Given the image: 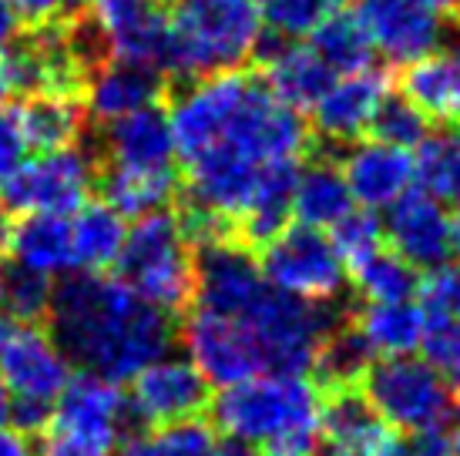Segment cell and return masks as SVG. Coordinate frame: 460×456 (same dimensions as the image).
I'll list each match as a JSON object with an SVG mask.
<instances>
[{
    "label": "cell",
    "instance_id": "cell-34",
    "mask_svg": "<svg viewBox=\"0 0 460 456\" xmlns=\"http://www.w3.org/2000/svg\"><path fill=\"white\" fill-rule=\"evenodd\" d=\"M370 363H373V353L367 349L363 336L353 326H343V329L332 326L330 336L323 339L316 359H313V366L320 369L323 382L330 390L353 386L357 380H363V373L370 369Z\"/></svg>",
    "mask_w": 460,
    "mask_h": 456
},
{
    "label": "cell",
    "instance_id": "cell-45",
    "mask_svg": "<svg viewBox=\"0 0 460 456\" xmlns=\"http://www.w3.org/2000/svg\"><path fill=\"white\" fill-rule=\"evenodd\" d=\"M17 31H21V17L13 13L11 0H0V48L17 40Z\"/></svg>",
    "mask_w": 460,
    "mask_h": 456
},
{
    "label": "cell",
    "instance_id": "cell-42",
    "mask_svg": "<svg viewBox=\"0 0 460 456\" xmlns=\"http://www.w3.org/2000/svg\"><path fill=\"white\" fill-rule=\"evenodd\" d=\"M384 456H450V436L447 430L403 433L400 440H390Z\"/></svg>",
    "mask_w": 460,
    "mask_h": 456
},
{
    "label": "cell",
    "instance_id": "cell-38",
    "mask_svg": "<svg viewBox=\"0 0 460 456\" xmlns=\"http://www.w3.org/2000/svg\"><path fill=\"white\" fill-rule=\"evenodd\" d=\"M51 292V279H44L38 272H27L21 266H11L4 268V299H0V309H4V316L17 319V322H38L40 316H48Z\"/></svg>",
    "mask_w": 460,
    "mask_h": 456
},
{
    "label": "cell",
    "instance_id": "cell-24",
    "mask_svg": "<svg viewBox=\"0 0 460 456\" xmlns=\"http://www.w3.org/2000/svg\"><path fill=\"white\" fill-rule=\"evenodd\" d=\"M403 98L417 104L427 121H460V44L407 64Z\"/></svg>",
    "mask_w": 460,
    "mask_h": 456
},
{
    "label": "cell",
    "instance_id": "cell-13",
    "mask_svg": "<svg viewBox=\"0 0 460 456\" xmlns=\"http://www.w3.org/2000/svg\"><path fill=\"white\" fill-rule=\"evenodd\" d=\"M269 292L259 262L235 239L208 241L195 259V309L239 319Z\"/></svg>",
    "mask_w": 460,
    "mask_h": 456
},
{
    "label": "cell",
    "instance_id": "cell-51",
    "mask_svg": "<svg viewBox=\"0 0 460 456\" xmlns=\"http://www.w3.org/2000/svg\"><path fill=\"white\" fill-rule=\"evenodd\" d=\"M84 4H91V0H65V7H84Z\"/></svg>",
    "mask_w": 460,
    "mask_h": 456
},
{
    "label": "cell",
    "instance_id": "cell-40",
    "mask_svg": "<svg viewBox=\"0 0 460 456\" xmlns=\"http://www.w3.org/2000/svg\"><path fill=\"white\" fill-rule=\"evenodd\" d=\"M420 349L427 353V363H434L440 376L450 382V390L460 396V319H427Z\"/></svg>",
    "mask_w": 460,
    "mask_h": 456
},
{
    "label": "cell",
    "instance_id": "cell-52",
    "mask_svg": "<svg viewBox=\"0 0 460 456\" xmlns=\"http://www.w3.org/2000/svg\"><path fill=\"white\" fill-rule=\"evenodd\" d=\"M0 299H4V268H0ZM4 312V309H0Z\"/></svg>",
    "mask_w": 460,
    "mask_h": 456
},
{
    "label": "cell",
    "instance_id": "cell-14",
    "mask_svg": "<svg viewBox=\"0 0 460 456\" xmlns=\"http://www.w3.org/2000/svg\"><path fill=\"white\" fill-rule=\"evenodd\" d=\"M185 349L199 373H202L208 386L226 390L232 382H243L256 373H266L262 355L256 349V339L249 336L239 319L216 316V312H202L192 309L185 319Z\"/></svg>",
    "mask_w": 460,
    "mask_h": 456
},
{
    "label": "cell",
    "instance_id": "cell-46",
    "mask_svg": "<svg viewBox=\"0 0 460 456\" xmlns=\"http://www.w3.org/2000/svg\"><path fill=\"white\" fill-rule=\"evenodd\" d=\"M413 4H420V7H427L430 13H437V17H460V0H413Z\"/></svg>",
    "mask_w": 460,
    "mask_h": 456
},
{
    "label": "cell",
    "instance_id": "cell-50",
    "mask_svg": "<svg viewBox=\"0 0 460 456\" xmlns=\"http://www.w3.org/2000/svg\"><path fill=\"white\" fill-rule=\"evenodd\" d=\"M450 456H460V430L450 436Z\"/></svg>",
    "mask_w": 460,
    "mask_h": 456
},
{
    "label": "cell",
    "instance_id": "cell-10",
    "mask_svg": "<svg viewBox=\"0 0 460 456\" xmlns=\"http://www.w3.org/2000/svg\"><path fill=\"white\" fill-rule=\"evenodd\" d=\"M94 162L81 148H58L24 158L0 185V205L21 215H71L94 189Z\"/></svg>",
    "mask_w": 460,
    "mask_h": 456
},
{
    "label": "cell",
    "instance_id": "cell-29",
    "mask_svg": "<svg viewBox=\"0 0 460 456\" xmlns=\"http://www.w3.org/2000/svg\"><path fill=\"white\" fill-rule=\"evenodd\" d=\"M104 202L121 218H141L152 212H165L175 195L172 168H121L108 165L102 178Z\"/></svg>",
    "mask_w": 460,
    "mask_h": 456
},
{
    "label": "cell",
    "instance_id": "cell-47",
    "mask_svg": "<svg viewBox=\"0 0 460 456\" xmlns=\"http://www.w3.org/2000/svg\"><path fill=\"white\" fill-rule=\"evenodd\" d=\"M11 232H13V222H11V212L0 205V252H7V241H11Z\"/></svg>",
    "mask_w": 460,
    "mask_h": 456
},
{
    "label": "cell",
    "instance_id": "cell-28",
    "mask_svg": "<svg viewBox=\"0 0 460 456\" xmlns=\"http://www.w3.org/2000/svg\"><path fill=\"white\" fill-rule=\"evenodd\" d=\"M75 272H108L115 268L125 245V218L108 202H84L67 215Z\"/></svg>",
    "mask_w": 460,
    "mask_h": 456
},
{
    "label": "cell",
    "instance_id": "cell-49",
    "mask_svg": "<svg viewBox=\"0 0 460 456\" xmlns=\"http://www.w3.org/2000/svg\"><path fill=\"white\" fill-rule=\"evenodd\" d=\"M450 249H454V255H460V208L457 215H450Z\"/></svg>",
    "mask_w": 460,
    "mask_h": 456
},
{
    "label": "cell",
    "instance_id": "cell-18",
    "mask_svg": "<svg viewBox=\"0 0 460 456\" xmlns=\"http://www.w3.org/2000/svg\"><path fill=\"white\" fill-rule=\"evenodd\" d=\"M386 94H390L386 75L376 67H363L357 75H340L323 91L320 101L309 108L320 138L332 141V145L359 141L370 131Z\"/></svg>",
    "mask_w": 460,
    "mask_h": 456
},
{
    "label": "cell",
    "instance_id": "cell-19",
    "mask_svg": "<svg viewBox=\"0 0 460 456\" xmlns=\"http://www.w3.org/2000/svg\"><path fill=\"white\" fill-rule=\"evenodd\" d=\"M394 430L353 386L330 390L320 403V450L326 456H384Z\"/></svg>",
    "mask_w": 460,
    "mask_h": 456
},
{
    "label": "cell",
    "instance_id": "cell-44",
    "mask_svg": "<svg viewBox=\"0 0 460 456\" xmlns=\"http://www.w3.org/2000/svg\"><path fill=\"white\" fill-rule=\"evenodd\" d=\"M0 456H34V446L21 426H11V423L0 426Z\"/></svg>",
    "mask_w": 460,
    "mask_h": 456
},
{
    "label": "cell",
    "instance_id": "cell-5",
    "mask_svg": "<svg viewBox=\"0 0 460 456\" xmlns=\"http://www.w3.org/2000/svg\"><path fill=\"white\" fill-rule=\"evenodd\" d=\"M115 266L121 282L162 312H179L192 303L195 245L181 218L168 208L135 218Z\"/></svg>",
    "mask_w": 460,
    "mask_h": 456
},
{
    "label": "cell",
    "instance_id": "cell-32",
    "mask_svg": "<svg viewBox=\"0 0 460 456\" xmlns=\"http://www.w3.org/2000/svg\"><path fill=\"white\" fill-rule=\"evenodd\" d=\"M309 44L316 48L330 71L340 75H357L363 67H373V44L367 31L359 27L357 13H336L326 24H320L309 34Z\"/></svg>",
    "mask_w": 460,
    "mask_h": 456
},
{
    "label": "cell",
    "instance_id": "cell-22",
    "mask_svg": "<svg viewBox=\"0 0 460 456\" xmlns=\"http://www.w3.org/2000/svg\"><path fill=\"white\" fill-rule=\"evenodd\" d=\"M104 154L108 165L121 168H172L175 158V138L168 114L152 104L141 111L118 118L104 131Z\"/></svg>",
    "mask_w": 460,
    "mask_h": 456
},
{
    "label": "cell",
    "instance_id": "cell-21",
    "mask_svg": "<svg viewBox=\"0 0 460 456\" xmlns=\"http://www.w3.org/2000/svg\"><path fill=\"white\" fill-rule=\"evenodd\" d=\"M332 81L336 75L330 71V64L316 54L313 44L303 40H279L262 67V84L296 111H309Z\"/></svg>",
    "mask_w": 460,
    "mask_h": 456
},
{
    "label": "cell",
    "instance_id": "cell-31",
    "mask_svg": "<svg viewBox=\"0 0 460 456\" xmlns=\"http://www.w3.org/2000/svg\"><path fill=\"white\" fill-rule=\"evenodd\" d=\"M417 181L437 202L460 208V127L437 131L417 145Z\"/></svg>",
    "mask_w": 460,
    "mask_h": 456
},
{
    "label": "cell",
    "instance_id": "cell-25",
    "mask_svg": "<svg viewBox=\"0 0 460 456\" xmlns=\"http://www.w3.org/2000/svg\"><path fill=\"white\" fill-rule=\"evenodd\" d=\"M13 266L38 272L44 279L71 276L75 255H71V225L67 215H24L11 232L7 241Z\"/></svg>",
    "mask_w": 460,
    "mask_h": 456
},
{
    "label": "cell",
    "instance_id": "cell-37",
    "mask_svg": "<svg viewBox=\"0 0 460 456\" xmlns=\"http://www.w3.org/2000/svg\"><path fill=\"white\" fill-rule=\"evenodd\" d=\"M332 249L340 252L346 272L353 266H359L363 259H370L373 252H380L386 245L384 239V222L380 215H373L367 208H353L349 215H343L336 225L330 228Z\"/></svg>",
    "mask_w": 460,
    "mask_h": 456
},
{
    "label": "cell",
    "instance_id": "cell-9",
    "mask_svg": "<svg viewBox=\"0 0 460 456\" xmlns=\"http://www.w3.org/2000/svg\"><path fill=\"white\" fill-rule=\"evenodd\" d=\"M259 272L276 292L313 305L336 303L349 279L330 235L306 225H286L262 241Z\"/></svg>",
    "mask_w": 460,
    "mask_h": 456
},
{
    "label": "cell",
    "instance_id": "cell-23",
    "mask_svg": "<svg viewBox=\"0 0 460 456\" xmlns=\"http://www.w3.org/2000/svg\"><path fill=\"white\" fill-rule=\"evenodd\" d=\"M349 212H353V195L346 189V178L336 162L320 158L296 168L289 191V215L296 218V225L326 232Z\"/></svg>",
    "mask_w": 460,
    "mask_h": 456
},
{
    "label": "cell",
    "instance_id": "cell-8",
    "mask_svg": "<svg viewBox=\"0 0 460 456\" xmlns=\"http://www.w3.org/2000/svg\"><path fill=\"white\" fill-rule=\"evenodd\" d=\"M363 396L390 423V430L400 433L447 430L457 417V393L440 369L417 353L373 359L363 373Z\"/></svg>",
    "mask_w": 460,
    "mask_h": 456
},
{
    "label": "cell",
    "instance_id": "cell-27",
    "mask_svg": "<svg viewBox=\"0 0 460 456\" xmlns=\"http://www.w3.org/2000/svg\"><path fill=\"white\" fill-rule=\"evenodd\" d=\"M353 329L363 336L373 359H394V355H413L427 336V316L420 303H367L357 312Z\"/></svg>",
    "mask_w": 460,
    "mask_h": 456
},
{
    "label": "cell",
    "instance_id": "cell-1",
    "mask_svg": "<svg viewBox=\"0 0 460 456\" xmlns=\"http://www.w3.org/2000/svg\"><path fill=\"white\" fill-rule=\"evenodd\" d=\"M165 114L189 175V208L256 245L286 228L296 168L309 148L303 114L239 71L195 77Z\"/></svg>",
    "mask_w": 460,
    "mask_h": 456
},
{
    "label": "cell",
    "instance_id": "cell-36",
    "mask_svg": "<svg viewBox=\"0 0 460 456\" xmlns=\"http://www.w3.org/2000/svg\"><path fill=\"white\" fill-rule=\"evenodd\" d=\"M48 88V67L34 40H11L0 48V98H31Z\"/></svg>",
    "mask_w": 460,
    "mask_h": 456
},
{
    "label": "cell",
    "instance_id": "cell-39",
    "mask_svg": "<svg viewBox=\"0 0 460 456\" xmlns=\"http://www.w3.org/2000/svg\"><path fill=\"white\" fill-rule=\"evenodd\" d=\"M430 121L423 118V111L413 101H407L403 94H386L380 111L373 118L370 135L376 141H386V145H396V148H417L427 135H430Z\"/></svg>",
    "mask_w": 460,
    "mask_h": 456
},
{
    "label": "cell",
    "instance_id": "cell-20",
    "mask_svg": "<svg viewBox=\"0 0 460 456\" xmlns=\"http://www.w3.org/2000/svg\"><path fill=\"white\" fill-rule=\"evenodd\" d=\"M158 91H162L158 71L104 57V64L91 67L88 81H84V111L104 125H111L118 118H128L141 108L158 104Z\"/></svg>",
    "mask_w": 460,
    "mask_h": 456
},
{
    "label": "cell",
    "instance_id": "cell-43",
    "mask_svg": "<svg viewBox=\"0 0 460 456\" xmlns=\"http://www.w3.org/2000/svg\"><path fill=\"white\" fill-rule=\"evenodd\" d=\"M11 7L21 17V24L44 27V24H54L61 17L65 0H11Z\"/></svg>",
    "mask_w": 460,
    "mask_h": 456
},
{
    "label": "cell",
    "instance_id": "cell-17",
    "mask_svg": "<svg viewBox=\"0 0 460 456\" xmlns=\"http://www.w3.org/2000/svg\"><path fill=\"white\" fill-rule=\"evenodd\" d=\"M340 171L353 195V205L367 212H384L417 185V162L410 148H396L376 138L353 141Z\"/></svg>",
    "mask_w": 460,
    "mask_h": 456
},
{
    "label": "cell",
    "instance_id": "cell-3",
    "mask_svg": "<svg viewBox=\"0 0 460 456\" xmlns=\"http://www.w3.org/2000/svg\"><path fill=\"white\" fill-rule=\"evenodd\" d=\"M168 71L189 77L239 71L262 48V0H175Z\"/></svg>",
    "mask_w": 460,
    "mask_h": 456
},
{
    "label": "cell",
    "instance_id": "cell-41",
    "mask_svg": "<svg viewBox=\"0 0 460 456\" xmlns=\"http://www.w3.org/2000/svg\"><path fill=\"white\" fill-rule=\"evenodd\" d=\"M27 158V141L21 131V114L7 98H0V185Z\"/></svg>",
    "mask_w": 460,
    "mask_h": 456
},
{
    "label": "cell",
    "instance_id": "cell-16",
    "mask_svg": "<svg viewBox=\"0 0 460 456\" xmlns=\"http://www.w3.org/2000/svg\"><path fill=\"white\" fill-rule=\"evenodd\" d=\"M384 239L400 259H407L417 272H434L447 266L450 249V215L447 205L437 202L423 189H410L400 202L386 208Z\"/></svg>",
    "mask_w": 460,
    "mask_h": 456
},
{
    "label": "cell",
    "instance_id": "cell-6",
    "mask_svg": "<svg viewBox=\"0 0 460 456\" xmlns=\"http://www.w3.org/2000/svg\"><path fill=\"white\" fill-rule=\"evenodd\" d=\"M128 423V403L118 382L75 376L40 419V456H115Z\"/></svg>",
    "mask_w": 460,
    "mask_h": 456
},
{
    "label": "cell",
    "instance_id": "cell-30",
    "mask_svg": "<svg viewBox=\"0 0 460 456\" xmlns=\"http://www.w3.org/2000/svg\"><path fill=\"white\" fill-rule=\"evenodd\" d=\"M218 443L222 440L216 436V430L192 417L148 426L118 446V456H218Z\"/></svg>",
    "mask_w": 460,
    "mask_h": 456
},
{
    "label": "cell",
    "instance_id": "cell-11",
    "mask_svg": "<svg viewBox=\"0 0 460 456\" xmlns=\"http://www.w3.org/2000/svg\"><path fill=\"white\" fill-rule=\"evenodd\" d=\"M84 38L94 54L168 71L172 27L165 0H91Z\"/></svg>",
    "mask_w": 460,
    "mask_h": 456
},
{
    "label": "cell",
    "instance_id": "cell-26",
    "mask_svg": "<svg viewBox=\"0 0 460 456\" xmlns=\"http://www.w3.org/2000/svg\"><path fill=\"white\" fill-rule=\"evenodd\" d=\"M21 131H24L27 148L38 152H58V148H75L77 138L84 135V101H77L75 91H40L31 94L21 108Z\"/></svg>",
    "mask_w": 460,
    "mask_h": 456
},
{
    "label": "cell",
    "instance_id": "cell-7",
    "mask_svg": "<svg viewBox=\"0 0 460 456\" xmlns=\"http://www.w3.org/2000/svg\"><path fill=\"white\" fill-rule=\"evenodd\" d=\"M71 380L75 366L51 332L0 312V382L11 393L21 430H38Z\"/></svg>",
    "mask_w": 460,
    "mask_h": 456
},
{
    "label": "cell",
    "instance_id": "cell-4",
    "mask_svg": "<svg viewBox=\"0 0 460 456\" xmlns=\"http://www.w3.org/2000/svg\"><path fill=\"white\" fill-rule=\"evenodd\" d=\"M212 413L226 440L259 450L293 433L320 430V393L303 373H256L226 386Z\"/></svg>",
    "mask_w": 460,
    "mask_h": 456
},
{
    "label": "cell",
    "instance_id": "cell-35",
    "mask_svg": "<svg viewBox=\"0 0 460 456\" xmlns=\"http://www.w3.org/2000/svg\"><path fill=\"white\" fill-rule=\"evenodd\" d=\"M349 0H262V21L279 40H303L346 11Z\"/></svg>",
    "mask_w": 460,
    "mask_h": 456
},
{
    "label": "cell",
    "instance_id": "cell-15",
    "mask_svg": "<svg viewBox=\"0 0 460 456\" xmlns=\"http://www.w3.org/2000/svg\"><path fill=\"white\" fill-rule=\"evenodd\" d=\"M357 21L367 31L373 51L394 64L420 61L447 40V21L413 0H359Z\"/></svg>",
    "mask_w": 460,
    "mask_h": 456
},
{
    "label": "cell",
    "instance_id": "cell-2",
    "mask_svg": "<svg viewBox=\"0 0 460 456\" xmlns=\"http://www.w3.org/2000/svg\"><path fill=\"white\" fill-rule=\"evenodd\" d=\"M48 319L71 366L108 382L131 380L152 359L165 355L175 336L168 312L104 272H71L51 292Z\"/></svg>",
    "mask_w": 460,
    "mask_h": 456
},
{
    "label": "cell",
    "instance_id": "cell-48",
    "mask_svg": "<svg viewBox=\"0 0 460 456\" xmlns=\"http://www.w3.org/2000/svg\"><path fill=\"white\" fill-rule=\"evenodd\" d=\"M11 419H13V399H11V393L4 390V382H0V426L11 423Z\"/></svg>",
    "mask_w": 460,
    "mask_h": 456
},
{
    "label": "cell",
    "instance_id": "cell-12",
    "mask_svg": "<svg viewBox=\"0 0 460 456\" xmlns=\"http://www.w3.org/2000/svg\"><path fill=\"white\" fill-rule=\"evenodd\" d=\"M128 382L131 390L125 396L128 413L138 417L145 426L192 419L208 403V380L189 355H158Z\"/></svg>",
    "mask_w": 460,
    "mask_h": 456
},
{
    "label": "cell",
    "instance_id": "cell-33",
    "mask_svg": "<svg viewBox=\"0 0 460 456\" xmlns=\"http://www.w3.org/2000/svg\"><path fill=\"white\" fill-rule=\"evenodd\" d=\"M349 279L367 303H403V299H413L420 289L417 268L386 245L349 268Z\"/></svg>",
    "mask_w": 460,
    "mask_h": 456
}]
</instances>
